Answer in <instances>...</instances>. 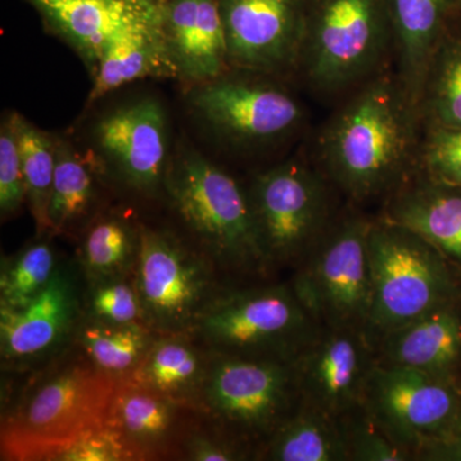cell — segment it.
<instances>
[{
	"mask_svg": "<svg viewBox=\"0 0 461 461\" xmlns=\"http://www.w3.org/2000/svg\"><path fill=\"white\" fill-rule=\"evenodd\" d=\"M348 95L321 130L314 165L348 204H384L420 171V112L387 68Z\"/></svg>",
	"mask_w": 461,
	"mask_h": 461,
	"instance_id": "6da1fadb",
	"label": "cell"
},
{
	"mask_svg": "<svg viewBox=\"0 0 461 461\" xmlns=\"http://www.w3.org/2000/svg\"><path fill=\"white\" fill-rule=\"evenodd\" d=\"M32 372L18 395L3 406L2 460L50 461L107 421L118 381L75 345Z\"/></svg>",
	"mask_w": 461,
	"mask_h": 461,
	"instance_id": "7a4b0ae2",
	"label": "cell"
},
{
	"mask_svg": "<svg viewBox=\"0 0 461 461\" xmlns=\"http://www.w3.org/2000/svg\"><path fill=\"white\" fill-rule=\"evenodd\" d=\"M163 194L186 239L205 254L227 282L267 280L273 273L242 187L195 149L171 157Z\"/></svg>",
	"mask_w": 461,
	"mask_h": 461,
	"instance_id": "3957f363",
	"label": "cell"
},
{
	"mask_svg": "<svg viewBox=\"0 0 461 461\" xmlns=\"http://www.w3.org/2000/svg\"><path fill=\"white\" fill-rule=\"evenodd\" d=\"M323 330L291 282L232 284L190 333L213 354L294 363Z\"/></svg>",
	"mask_w": 461,
	"mask_h": 461,
	"instance_id": "277c9868",
	"label": "cell"
},
{
	"mask_svg": "<svg viewBox=\"0 0 461 461\" xmlns=\"http://www.w3.org/2000/svg\"><path fill=\"white\" fill-rule=\"evenodd\" d=\"M372 309L366 335L375 346L433 309L461 299V277L417 232L373 218L368 236Z\"/></svg>",
	"mask_w": 461,
	"mask_h": 461,
	"instance_id": "5b68a950",
	"label": "cell"
},
{
	"mask_svg": "<svg viewBox=\"0 0 461 461\" xmlns=\"http://www.w3.org/2000/svg\"><path fill=\"white\" fill-rule=\"evenodd\" d=\"M297 72L324 96H338L387 68L393 32L386 0H305Z\"/></svg>",
	"mask_w": 461,
	"mask_h": 461,
	"instance_id": "8992f818",
	"label": "cell"
},
{
	"mask_svg": "<svg viewBox=\"0 0 461 461\" xmlns=\"http://www.w3.org/2000/svg\"><path fill=\"white\" fill-rule=\"evenodd\" d=\"M258 235L273 271H295L341 212L338 190L302 158L257 173L247 187Z\"/></svg>",
	"mask_w": 461,
	"mask_h": 461,
	"instance_id": "52a82bcc",
	"label": "cell"
},
{
	"mask_svg": "<svg viewBox=\"0 0 461 461\" xmlns=\"http://www.w3.org/2000/svg\"><path fill=\"white\" fill-rule=\"evenodd\" d=\"M293 363L212 353L196 411L257 451L302 403Z\"/></svg>",
	"mask_w": 461,
	"mask_h": 461,
	"instance_id": "ba28073f",
	"label": "cell"
},
{
	"mask_svg": "<svg viewBox=\"0 0 461 461\" xmlns=\"http://www.w3.org/2000/svg\"><path fill=\"white\" fill-rule=\"evenodd\" d=\"M373 218L348 204L308 258L291 285L323 329L366 332L372 309L368 236Z\"/></svg>",
	"mask_w": 461,
	"mask_h": 461,
	"instance_id": "9c48e42d",
	"label": "cell"
},
{
	"mask_svg": "<svg viewBox=\"0 0 461 461\" xmlns=\"http://www.w3.org/2000/svg\"><path fill=\"white\" fill-rule=\"evenodd\" d=\"M132 277L144 323L159 335H190L206 306L232 285L189 240L145 224Z\"/></svg>",
	"mask_w": 461,
	"mask_h": 461,
	"instance_id": "30bf717a",
	"label": "cell"
},
{
	"mask_svg": "<svg viewBox=\"0 0 461 461\" xmlns=\"http://www.w3.org/2000/svg\"><path fill=\"white\" fill-rule=\"evenodd\" d=\"M272 76L230 69L191 91V107L218 138L240 148L264 147L293 135L305 111Z\"/></svg>",
	"mask_w": 461,
	"mask_h": 461,
	"instance_id": "8fae6325",
	"label": "cell"
},
{
	"mask_svg": "<svg viewBox=\"0 0 461 461\" xmlns=\"http://www.w3.org/2000/svg\"><path fill=\"white\" fill-rule=\"evenodd\" d=\"M363 403L412 460L421 445L455 435L461 405V379L417 369L375 364Z\"/></svg>",
	"mask_w": 461,
	"mask_h": 461,
	"instance_id": "7c38bea8",
	"label": "cell"
},
{
	"mask_svg": "<svg viewBox=\"0 0 461 461\" xmlns=\"http://www.w3.org/2000/svg\"><path fill=\"white\" fill-rule=\"evenodd\" d=\"M85 317V280L77 262H60L53 280L29 304L0 309L3 371L41 368L75 345Z\"/></svg>",
	"mask_w": 461,
	"mask_h": 461,
	"instance_id": "4fadbf2b",
	"label": "cell"
},
{
	"mask_svg": "<svg viewBox=\"0 0 461 461\" xmlns=\"http://www.w3.org/2000/svg\"><path fill=\"white\" fill-rule=\"evenodd\" d=\"M93 136L103 171L138 195L163 194L171 156L167 114L158 100L113 109L96 122Z\"/></svg>",
	"mask_w": 461,
	"mask_h": 461,
	"instance_id": "5bb4252c",
	"label": "cell"
},
{
	"mask_svg": "<svg viewBox=\"0 0 461 461\" xmlns=\"http://www.w3.org/2000/svg\"><path fill=\"white\" fill-rule=\"evenodd\" d=\"M230 69L276 76L297 71L305 0H218Z\"/></svg>",
	"mask_w": 461,
	"mask_h": 461,
	"instance_id": "9a60e30c",
	"label": "cell"
},
{
	"mask_svg": "<svg viewBox=\"0 0 461 461\" xmlns=\"http://www.w3.org/2000/svg\"><path fill=\"white\" fill-rule=\"evenodd\" d=\"M375 364L364 330L323 329L293 366L303 402L338 418L363 403Z\"/></svg>",
	"mask_w": 461,
	"mask_h": 461,
	"instance_id": "2e32d148",
	"label": "cell"
},
{
	"mask_svg": "<svg viewBox=\"0 0 461 461\" xmlns=\"http://www.w3.org/2000/svg\"><path fill=\"white\" fill-rule=\"evenodd\" d=\"M199 414L132 382L118 381L105 423L120 437L133 460H158L177 455L191 417Z\"/></svg>",
	"mask_w": 461,
	"mask_h": 461,
	"instance_id": "e0dca14e",
	"label": "cell"
},
{
	"mask_svg": "<svg viewBox=\"0 0 461 461\" xmlns=\"http://www.w3.org/2000/svg\"><path fill=\"white\" fill-rule=\"evenodd\" d=\"M162 32L176 77L196 86L230 71L218 0H165Z\"/></svg>",
	"mask_w": 461,
	"mask_h": 461,
	"instance_id": "ac0fdd59",
	"label": "cell"
},
{
	"mask_svg": "<svg viewBox=\"0 0 461 461\" xmlns=\"http://www.w3.org/2000/svg\"><path fill=\"white\" fill-rule=\"evenodd\" d=\"M45 26L71 45L91 72L112 39L127 26L157 16L151 0H27Z\"/></svg>",
	"mask_w": 461,
	"mask_h": 461,
	"instance_id": "d6986e66",
	"label": "cell"
},
{
	"mask_svg": "<svg viewBox=\"0 0 461 461\" xmlns=\"http://www.w3.org/2000/svg\"><path fill=\"white\" fill-rule=\"evenodd\" d=\"M381 366L461 379V299L409 321L375 345Z\"/></svg>",
	"mask_w": 461,
	"mask_h": 461,
	"instance_id": "ffe728a7",
	"label": "cell"
},
{
	"mask_svg": "<svg viewBox=\"0 0 461 461\" xmlns=\"http://www.w3.org/2000/svg\"><path fill=\"white\" fill-rule=\"evenodd\" d=\"M395 74L420 112L421 94L432 58L456 18V0H386Z\"/></svg>",
	"mask_w": 461,
	"mask_h": 461,
	"instance_id": "44dd1931",
	"label": "cell"
},
{
	"mask_svg": "<svg viewBox=\"0 0 461 461\" xmlns=\"http://www.w3.org/2000/svg\"><path fill=\"white\" fill-rule=\"evenodd\" d=\"M379 217L426 239L461 277V186L418 172L382 204Z\"/></svg>",
	"mask_w": 461,
	"mask_h": 461,
	"instance_id": "7402d4cb",
	"label": "cell"
},
{
	"mask_svg": "<svg viewBox=\"0 0 461 461\" xmlns=\"http://www.w3.org/2000/svg\"><path fill=\"white\" fill-rule=\"evenodd\" d=\"M89 104L123 85L153 76L176 77L162 32V9L117 33L105 45L93 71Z\"/></svg>",
	"mask_w": 461,
	"mask_h": 461,
	"instance_id": "603a6c76",
	"label": "cell"
},
{
	"mask_svg": "<svg viewBox=\"0 0 461 461\" xmlns=\"http://www.w3.org/2000/svg\"><path fill=\"white\" fill-rule=\"evenodd\" d=\"M211 357L189 333L159 335L124 379L196 411Z\"/></svg>",
	"mask_w": 461,
	"mask_h": 461,
	"instance_id": "cb8c5ba5",
	"label": "cell"
},
{
	"mask_svg": "<svg viewBox=\"0 0 461 461\" xmlns=\"http://www.w3.org/2000/svg\"><path fill=\"white\" fill-rule=\"evenodd\" d=\"M85 156L71 142L57 139V162L50 203V233L67 235L86 229L96 217L103 171L98 159Z\"/></svg>",
	"mask_w": 461,
	"mask_h": 461,
	"instance_id": "d4e9b609",
	"label": "cell"
},
{
	"mask_svg": "<svg viewBox=\"0 0 461 461\" xmlns=\"http://www.w3.org/2000/svg\"><path fill=\"white\" fill-rule=\"evenodd\" d=\"M256 460L348 461L338 418L304 402L260 446Z\"/></svg>",
	"mask_w": 461,
	"mask_h": 461,
	"instance_id": "484cf974",
	"label": "cell"
},
{
	"mask_svg": "<svg viewBox=\"0 0 461 461\" xmlns=\"http://www.w3.org/2000/svg\"><path fill=\"white\" fill-rule=\"evenodd\" d=\"M140 247V224L118 213L96 215L78 249L85 284L131 277Z\"/></svg>",
	"mask_w": 461,
	"mask_h": 461,
	"instance_id": "4316f807",
	"label": "cell"
},
{
	"mask_svg": "<svg viewBox=\"0 0 461 461\" xmlns=\"http://www.w3.org/2000/svg\"><path fill=\"white\" fill-rule=\"evenodd\" d=\"M158 336L145 323L111 324L84 317L75 346L100 371L122 381L135 371Z\"/></svg>",
	"mask_w": 461,
	"mask_h": 461,
	"instance_id": "83f0119b",
	"label": "cell"
},
{
	"mask_svg": "<svg viewBox=\"0 0 461 461\" xmlns=\"http://www.w3.org/2000/svg\"><path fill=\"white\" fill-rule=\"evenodd\" d=\"M423 126L461 129V23L455 18L430 62L420 100Z\"/></svg>",
	"mask_w": 461,
	"mask_h": 461,
	"instance_id": "f1b7e54d",
	"label": "cell"
},
{
	"mask_svg": "<svg viewBox=\"0 0 461 461\" xmlns=\"http://www.w3.org/2000/svg\"><path fill=\"white\" fill-rule=\"evenodd\" d=\"M18 148L29 204L38 236L50 233V203L57 162V138L16 113Z\"/></svg>",
	"mask_w": 461,
	"mask_h": 461,
	"instance_id": "f546056e",
	"label": "cell"
},
{
	"mask_svg": "<svg viewBox=\"0 0 461 461\" xmlns=\"http://www.w3.org/2000/svg\"><path fill=\"white\" fill-rule=\"evenodd\" d=\"M44 236H39L14 256L3 258L0 309L23 308L53 280L60 262L50 240L42 239Z\"/></svg>",
	"mask_w": 461,
	"mask_h": 461,
	"instance_id": "4dcf8cb0",
	"label": "cell"
},
{
	"mask_svg": "<svg viewBox=\"0 0 461 461\" xmlns=\"http://www.w3.org/2000/svg\"><path fill=\"white\" fill-rule=\"evenodd\" d=\"M348 461H414L360 403L338 417Z\"/></svg>",
	"mask_w": 461,
	"mask_h": 461,
	"instance_id": "1f68e13d",
	"label": "cell"
},
{
	"mask_svg": "<svg viewBox=\"0 0 461 461\" xmlns=\"http://www.w3.org/2000/svg\"><path fill=\"white\" fill-rule=\"evenodd\" d=\"M85 318L111 324L144 323L132 276L85 284Z\"/></svg>",
	"mask_w": 461,
	"mask_h": 461,
	"instance_id": "d6a6232c",
	"label": "cell"
},
{
	"mask_svg": "<svg viewBox=\"0 0 461 461\" xmlns=\"http://www.w3.org/2000/svg\"><path fill=\"white\" fill-rule=\"evenodd\" d=\"M418 172L430 180L461 186V129L423 126Z\"/></svg>",
	"mask_w": 461,
	"mask_h": 461,
	"instance_id": "836d02e7",
	"label": "cell"
},
{
	"mask_svg": "<svg viewBox=\"0 0 461 461\" xmlns=\"http://www.w3.org/2000/svg\"><path fill=\"white\" fill-rule=\"evenodd\" d=\"M26 203L25 178L21 165L16 113L5 115L0 127V214L2 220L17 213Z\"/></svg>",
	"mask_w": 461,
	"mask_h": 461,
	"instance_id": "e575fe53",
	"label": "cell"
},
{
	"mask_svg": "<svg viewBox=\"0 0 461 461\" xmlns=\"http://www.w3.org/2000/svg\"><path fill=\"white\" fill-rule=\"evenodd\" d=\"M178 456L190 461L254 460V451L222 429L205 420L204 426L195 424L182 439Z\"/></svg>",
	"mask_w": 461,
	"mask_h": 461,
	"instance_id": "d590c367",
	"label": "cell"
},
{
	"mask_svg": "<svg viewBox=\"0 0 461 461\" xmlns=\"http://www.w3.org/2000/svg\"><path fill=\"white\" fill-rule=\"evenodd\" d=\"M50 461H132L120 437L108 426L99 427L54 455Z\"/></svg>",
	"mask_w": 461,
	"mask_h": 461,
	"instance_id": "8d00e7d4",
	"label": "cell"
},
{
	"mask_svg": "<svg viewBox=\"0 0 461 461\" xmlns=\"http://www.w3.org/2000/svg\"><path fill=\"white\" fill-rule=\"evenodd\" d=\"M455 435L461 438V405L459 411V418H457L456 429H455Z\"/></svg>",
	"mask_w": 461,
	"mask_h": 461,
	"instance_id": "74e56055",
	"label": "cell"
},
{
	"mask_svg": "<svg viewBox=\"0 0 461 461\" xmlns=\"http://www.w3.org/2000/svg\"><path fill=\"white\" fill-rule=\"evenodd\" d=\"M456 18L461 23V0H456Z\"/></svg>",
	"mask_w": 461,
	"mask_h": 461,
	"instance_id": "f35d334b",
	"label": "cell"
},
{
	"mask_svg": "<svg viewBox=\"0 0 461 461\" xmlns=\"http://www.w3.org/2000/svg\"><path fill=\"white\" fill-rule=\"evenodd\" d=\"M151 2L163 3L165 0H151Z\"/></svg>",
	"mask_w": 461,
	"mask_h": 461,
	"instance_id": "ab89813d",
	"label": "cell"
}]
</instances>
